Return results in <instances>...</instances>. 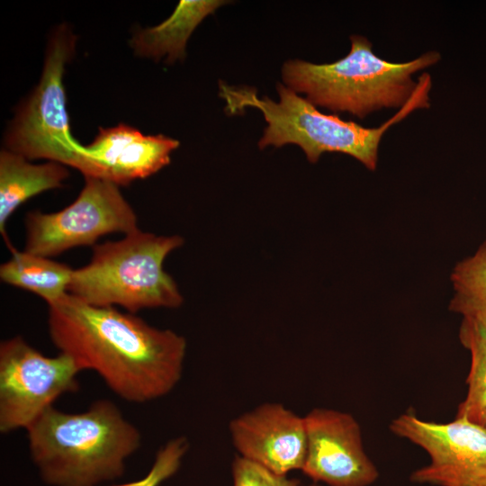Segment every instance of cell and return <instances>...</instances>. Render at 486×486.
<instances>
[{
	"instance_id": "6da1fadb",
	"label": "cell",
	"mask_w": 486,
	"mask_h": 486,
	"mask_svg": "<svg viewBox=\"0 0 486 486\" xmlns=\"http://www.w3.org/2000/svg\"><path fill=\"white\" fill-rule=\"evenodd\" d=\"M48 328L59 352L72 356L83 371H94L129 402L162 398L181 380L185 338L134 313L94 306L67 293L49 305Z\"/></svg>"
},
{
	"instance_id": "7a4b0ae2",
	"label": "cell",
	"mask_w": 486,
	"mask_h": 486,
	"mask_svg": "<svg viewBox=\"0 0 486 486\" xmlns=\"http://www.w3.org/2000/svg\"><path fill=\"white\" fill-rule=\"evenodd\" d=\"M26 431L32 460L52 486L115 480L141 445L140 430L109 400H95L79 413L50 407Z\"/></svg>"
},
{
	"instance_id": "3957f363",
	"label": "cell",
	"mask_w": 486,
	"mask_h": 486,
	"mask_svg": "<svg viewBox=\"0 0 486 486\" xmlns=\"http://www.w3.org/2000/svg\"><path fill=\"white\" fill-rule=\"evenodd\" d=\"M429 88L430 76L424 74L409 102L377 128H365L336 114L322 113L306 98L281 83L277 84L279 102L267 96L260 98L253 88L233 87L222 82L220 96L226 102L228 113L234 114L248 107L263 113L267 126L258 142L260 148L296 144L310 163H316L324 152H341L354 157L369 170H375L382 137L413 110L429 106Z\"/></svg>"
},
{
	"instance_id": "277c9868",
	"label": "cell",
	"mask_w": 486,
	"mask_h": 486,
	"mask_svg": "<svg viewBox=\"0 0 486 486\" xmlns=\"http://www.w3.org/2000/svg\"><path fill=\"white\" fill-rule=\"evenodd\" d=\"M350 39V51L335 62L286 61L282 68L285 86L305 94L314 106L363 119L382 108L403 107L418 86L412 75L440 58L438 52L430 51L411 61L390 62L373 52L366 38Z\"/></svg>"
},
{
	"instance_id": "5b68a950",
	"label": "cell",
	"mask_w": 486,
	"mask_h": 486,
	"mask_svg": "<svg viewBox=\"0 0 486 486\" xmlns=\"http://www.w3.org/2000/svg\"><path fill=\"white\" fill-rule=\"evenodd\" d=\"M183 244L178 235L137 230L120 240L95 245L90 262L73 270L68 292L94 306H121L134 314L144 309L177 308L184 299L163 263Z\"/></svg>"
},
{
	"instance_id": "8992f818",
	"label": "cell",
	"mask_w": 486,
	"mask_h": 486,
	"mask_svg": "<svg viewBox=\"0 0 486 486\" xmlns=\"http://www.w3.org/2000/svg\"><path fill=\"white\" fill-rule=\"evenodd\" d=\"M75 41L66 26L54 32L40 80L11 122L4 140L8 150L27 159L44 158L80 171L84 146L70 131L62 80Z\"/></svg>"
},
{
	"instance_id": "52a82bcc",
	"label": "cell",
	"mask_w": 486,
	"mask_h": 486,
	"mask_svg": "<svg viewBox=\"0 0 486 486\" xmlns=\"http://www.w3.org/2000/svg\"><path fill=\"white\" fill-rule=\"evenodd\" d=\"M82 371L72 356H46L21 336L1 342L0 432L26 430L57 399L79 389Z\"/></svg>"
},
{
	"instance_id": "ba28073f",
	"label": "cell",
	"mask_w": 486,
	"mask_h": 486,
	"mask_svg": "<svg viewBox=\"0 0 486 486\" xmlns=\"http://www.w3.org/2000/svg\"><path fill=\"white\" fill-rule=\"evenodd\" d=\"M25 228L24 251L46 257L93 245L112 232L126 235L139 230L137 216L119 186L94 177H85L79 195L63 210L29 212Z\"/></svg>"
},
{
	"instance_id": "9c48e42d",
	"label": "cell",
	"mask_w": 486,
	"mask_h": 486,
	"mask_svg": "<svg viewBox=\"0 0 486 486\" xmlns=\"http://www.w3.org/2000/svg\"><path fill=\"white\" fill-rule=\"evenodd\" d=\"M390 429L430 458L428 465L410 474L412 482L486 486V427L456 417L447 423L427 421L408 410L392 421Z\"/></svg>"
},
{
	"instance_id": "30bf717a",
	"label": "cell",
	"mask_w": 486,
	"mask_h": 486,
	"mask_svg": "<svg viewBox=\"0 0 486 486\" xmlns=\"http://www.w3.org/2000/svg\"><path fill=\"white\" fill-rule=\"evenodd\" d=\"M307 449L302 471L329 486H368L379 472L366 454L361 428L349 413L315 408L304 416Z\"/></svg>"
},
{
	"instance_id": "8fae6325",
	"label": "cell",
	"mask_w": 486,
	"mask_h": 486,
	"mask_svg": "<svg viewBox=\"0 0 486 486\" xmlns=\"http://www.w3.org/2000/svg\"><path fill=\"white\" fill-rule=\"evenodd\" d=\"M239 456L278 475L302 470L307 449L304 417L278 402H266L234 418L229 426Z\"/></svg>"
},
{
	"instance_id": "7c38bea8",
	"label": "cell",
	"mask_w": 486,
	"mask_h": 486,
	"mask_svg": "<svg viewBox=\"0 0 486 486\" xmlns=\"http://www.w3.org/2000/svg\"><path fill=\"white\" fill-rule=\"evenodd\" d=\"M179 141L162 134L144 135L125 124L103 129L94 141L84 146L85 177H94L126 185L146 178L170 163Z\"/></svg>"
},
{
	"instance_id": "4fadbf2b",
	"label": "cell",
	"mask_w": 486,
	"mask_h": 486,
	"mask_svg": "<svg viewBox=\"0 0 486 486\" xmlns=\"http://www.w3.org/2000/svg\"><path fill=\"white\" fill-rule=\"evenodd\" d=\"M69 173L62 164L35 165L4 149L0 153V231L5 238L9 217L24 202L44 191L60 187Z\"/></svg>"
},
{
	"instance_id": "5bb4252c",
	"label": "cell",
	"mask_w": 486,
	"mask_h": 486,
	"mask_svg": "<svg viewBox=\"0 0 486 486\" xmlns=\"http://www.w3.org/2000/svg\"><path fill=\"white\" fill-rule=\"evenodd\" d=\"M227 1L181 0L163 22L134 33L130 46L140 57L158 59L166 56L172 63L183 58L186 42L194 30L210 14Z\"/></svg>"
},
{
	"instance_id": "9a60e30c",
	"label": "cell",
	"mask_w": 486,
	"mask_h": 486,
	"mask_svg": "<svg viewBox=\"0 0 486 486\" xmlns=\"http://www.w3.org/2000/svg\"><path fill=\"white\" fill-rule=\"evenodd\" d=\"M73 270L66 264L27 251H13L12 257L0 266L1 280L35 293L48 306L68 292Z\"/></svg>"
},
{
	"instance_id": "2e32d148",
	"label": "cell",
	"mask_w": 486,
	"mask_h": 486,
	"mask_svg": "<svg viewBox=\"0 0 486 486\" xmlns=\"http://www.w3.org/2000/svg\"><path fill=\"white\" fill-rule=\"evenodd\" d=\"M459 340L470 352L471 366L466 378L467 392L455 417L486 427V322L463 318Z\"/></svg>"
},
{
	"instance_id": "e0dca14e",
	"label": "cell",
	"mask_w": 486,
	"mask_h": 486,
	"mask_svg": "<svg viewBox=\"0 0 486 486\" xmlns=\"http://www.w3.org/2000/svg\"><path fill=\"white\" fill-rule=\"evenodd\" d=\"M451 281L454 296L449 310L486 322V240L454 267Z\"/></svg>"
},
{
	"instance_id": "ac0fdd59",
	"label": "cell",
	"mask_w": 486,
	"mask_h": 486,
	"mask_svg": "<svg viewBox=\"0 0 486 486\" xmlns=\"http://www.w3.org/2000/svg\"><path fill=\"white\" fill-rule=\"evenodd\" d=\"M189 446L188 439L184 436L172 438L157 452L154 463L144 477L134 482L108 486H159L177 472Z\"/></svg>"
},
{
	"instance_id": "d6986e66",
	"label": "cell",
	"mask_w": 486,
	"mask_h": 486,
	"mask_svg": "<svg viewBox=\"0 0 486 486\" xmlns=\"http://www.w3.org/2000/svg\"><path fill=\"white\" fill-rule=\"evenodd\" d=\"M232 477L233 486H302L297 479L275 474L239 455L233 461Z\"/></svg>"
},
{
	"instance_id": "ffe728a7",
	"label": "cell",
	"mask_w": 486,
	"mask_h": 486,
	"mask_svg": "<svg viewBox=\"0 0 486 486\" xmlns=\"http://www.w3.org/2000/svg\"><path fill=\"white\" fill-rule=\"evenodd\" d=\"M310 486H319V485L316 484V483H313V484H311V485H310Z\"/></svg>"
}]
</instances>
